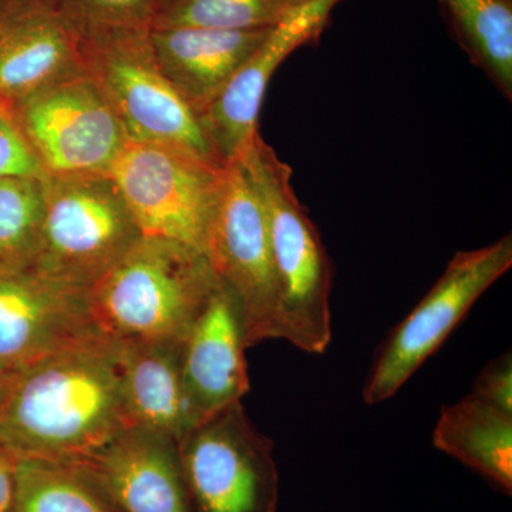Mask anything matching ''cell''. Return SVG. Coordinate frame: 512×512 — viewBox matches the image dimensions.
Segmentation results:
<instances>
[{
  "label": "cell",
  "instance_id": "1",
  "mask_svg": "<svg viewBox=\"0 0 512 512\" xmlns=\"http://www.w3.org/2000/svg\"><path fill=\"white\" fill-rule=\"evenodd\" d=\"M128 427L123 345L97 333L13 380L0 412V444L18 457L73 464Z\"/></svg>",
  "mask_w": 512,
  "mask_h": 512
},
{
  "label": "cell",
  "instance_id": "2",
  "mask_svg": "<svg viewBox=\"0 0 512 512\" xmlns=\"http://www.w3.org/2000/svg\"><path fill=\"white\" fill-rule=\"evenodd\" d=\"M218 285L200 251L143 235L90 286V311L97 329L124 345L183 343Z\"/></svg>",
  "mask_w": 512,
  "mask_h": 512
},
{
  "label": "cell",
  "instance_id": "3",
  "mask_svg": "<svg viewBox=\"0 0 512 512\" xmlns=\"http://www.w3.org/2000/svg\"><path fill=\"white\" fill-rule=\"evenodd\" d=\"M239 163L264 208L279 289V339L313 355L332 340V264L308 212L292 185V168L264 138Z\"/></svg>",
  "mask_w": 512,
  "mask_h": 512
},
{
  "label": "cell",
  "instance_id": "4",
  "mask_svg": "<svg viewBox=\"0 0 512 512\" xmlns=\"http://www.w3.org/2000/svg\"><path fill=\"white\" fill-rule=\"evenodd\" d=\"M150 30L121 28L80 35L84 72L109 101L130 140L174 148L225 165L197 114L165 77Z\"/></svg>",
  "mask_w": 512,
  "mask_h": 512
},
{
  "label": "cell",
  "instance_id": "5",
  "mask_svg": "<svg viewBox=\"0 0 512 512\" xmlns=\"http://www.w3.org/2000/svg\"><path fill=\"white\" fill-rule=\"evenodd\" d=\"M45 221L33 271L90 289L143 237L107 173L43 178Z\"/></svg>",
  "mask_w": 512,
  "mask_h": 512
},
{
  "label": "cell",
  "instance_id": "6",
  "mask_svg": "<svg viewBox=\"0 0 512 512\" xmlns=\"http://www.w3.org/2000/svg\"><path fill=\"white\" fill-rule=\"evenodd\" d=\"M225 170L227 165L184 151L130 140L107 174L141 234L171 239L204 254Z\"/></svg>",
  "mask_w": 512,
  "mask_h": 512
},
{
  "label": "cell",
  "instance_id": "7",
  "mask_svg": "<svg viewBox=\"0 0 512 512\" xmlns=\"http://www.w3.org/2000/svg\"><path fill=\"white\" fill-rule=\"evenodd\" d=\"M178 448L192 512H276L274 441L255 429L241 402L201 421Z\"/></svg>",
  "mask_w": 512,
  "mask_h": 512
},
{
  "label": "cell",
  "instance_id": "8",
  "mask_svg": "<svg viewBox=\"0 0 512 512\" xmlns=\"http://www.w3.org/2000/svg\"><path fill=\"white\" fill-rule=\"evenodd\" d=\"M511 266V235L484 248L457 252L439 281L390 333L373 363L363 400L372 406L399 392Z\"/></svg>",
  "mask_w": 512,
  "mask_h": 512
},
{
  "label": "cell",
  "instance_id": "9",
  "mask_svg": "<svg viewBox=\"0 0 512 512\" xmlns=\"http://www.w3.org/2000/svg\"><path fill=\"white\" fill-rule=\"evenodd\" d=\"M8 111L46 177L107 173L130 141L84 69L30 94Z\"/></svg>",
  "mask_w": 512,
  "mask_h": 512
},
{
  "label": "cell",
  "instance_id": "10",
  "mask_svg": "<svg viewBox=\"0 0 512 512\" xmlns=\"http://www.w3.org/2000/svg\"><path fill=\"white\" fill-rule=\"evenodd\" d=\"M205 256L237 296L248 348L279 339V289L264 208L239 161L228 164Z\"/></svg>",
  "mask_w": 512,
  "mask_h": 512
},
{
  "label": "cell",
  "instance_id": "11",
  "mask_svg": "<svg viewBox=\"0 0 512 512\" xmlns=\"http://www.w3.org/2000/svg\"><path fill=\"white\" fill-rule=\"evenodd\" d=\"M101 333L89 289L33 269L0 271V377L13 383L74 343Z\"/></svg>",
  "mask_w": 512,
  "mask_h": 512
},
{
  "label": "cell",
  "instance_id": "12",
  "mask_svg": "<svg viewBox=\"0 0 512 512\" xmlns=\"http://www.w3.org/2000/svg\"><path fill=\"white\" fill-rule=\"evenodd\" d=\"M339 0H309L286 12L201 116L202 128L225 165L241 160L258 136L268 84L286 57L325 29Z\"/></svg>",
  "mask_w": 512,
  "mask_h": 512
},
{
  "label": "cell",
  "instance_id": "13",
  "mask_svg": "<svg viewBox=\"0 0 512 512\" xmlns=\"http://www.w3.org/2000/svg\"><path fill=\"white\" fill-rule=\"evenodd\" d=\"M82 70L79 36L50 0H0V107Z\"/></svg>",
  "mask_w": 512,
  "mask_h": 512
},
{
  "label": "cell",
  "instance_id": "14",
  "mask_svg": "<svg viewBox=\"0 0 512 512\" xmlns=\"http://www.w3.org/2000/svg\"><path fill=\"white\" fill-rule=\"evenodd\" d=\"M72 466L92 477L123 512H192L173 437L128 427Z\"/></svg>",
  "mask_w": 512,
  "mask_h": 512
},
{
  "label": "cell",
  "instance_id": "15",
  "mask_svg": "<svg viewBox=\"0 0 512 512\" xmlns=\"http://www.w3.org/2000/svg\"><path fill=\"white\" fill-rule=\"evenodd\" d=\"M247 348L237 296L220 281L181 343L185 384L202 420L241 402L251 389Z\"/></svg>",
  "mask_w": 512,
  "mask_h": 512
},
{
  "label": "cell",
  "instance_id": "16",
  "mask_svg": "<svg viewBox=\"0 0 512 512\" xmlns=\"http://www.w3.org/2000/svg\"><path fill=\"white\" fill-rule=\"evenodd\" d=\"M269 29H151L150 37L168 82L201 119Z\"/></svg>",
  "mask_w": 512,
  "mask_h": 512
},
{
  "label": "cell",
  "instance_id": "17",
  "mask_svg": "<svg viewBox=\"0 0 512 512\" xmlns=\"http://www.w3.org/2000/svg\"><path fill=\"white\" fill-rule=\"evenodd\" d=\"M121 345L130 426L156 431L180 443L204 421L185 384L181 343Z\"/></svg>",
  "mask_w": 512,
  "mask_h": 512
},
{
  "label": "cell",
  "instance_id": "18",
  "mask_svg": "<svg viewBox=\"0 0 512 512\" xmlns=\"http://www.w3.org/2000/svg\"><path fill=\"white\" fill-rule=\"evenodd\" d=\"M433 444L511 494L512 414L470 394L441 410Z\"/></svg>",
  "mask_w": 512,
  "mask_h": 512
},
{
  "label": "cell",
  "instance_id": "19",
  "mask_svg": "<svg viewBox=\"0 0 512 512\" xmlns=\"http://www.w3.org/2000/svg\"><path fill=\"white\" fill-rule=\"evenodd\" d=\"M12 512H123L79 467L19 457Z\"/></svg>",
  "mask_w": 512,
  "mask_h": 512
},
{
  "label": "cell",
  "instance_id": "20",
  "mask_svg": "<svg viewBox=\"0 0 512 512\" xmlns=\"http://www.w3.org/2000/svg\"><path fill=\"white\" fill-rule=\"evenodd\" d=\"M461 46L512 100V6L508 0H441Z\"/></svg>",
  "mask_w": 512,
  "mask_h": 512
},
{
  "label": "cell",
  "instance_id": "21",
  "mask_svg": "<svg viewBox=\"0 0 512 512\" xmlns=\"http://www.w3.org/2000/svg\"><path fill=\"white\" fill-rule=\"evenodd\" d=\"M43 178H0V271L32 269L42 248Z\"/></svg>",
  "mask_w": 512,
  "mask_h": 512
},
{
  "label": "cell",
  "instance_id": "22",
  "mask_svg": "<svg viewBox=\"0 0 512 512\" xmlns=\"http://www.w3.org/2000/svg\"><path fill=\"white\" fill-rule=\"evenodd\" d=\"M289 9V0H160L151 29H269Z\"/></svg>",
  "mask_w": 512,
  "mask_h": 512
},
{
  "label": "cell",
  "instance_id": "23",
  "mask_svg": "<svg viewBox=\"0 0 512 512\" xmlns=\"http://www.w3.org/2000/svg\"><path fill=\"white\" fill-rule=\"evenodd\" d=\"M77 33L151 28L160 0H50Z\"/></svg>",
  "mask_w": 512,
  "mask_h": 512
},
{
  "label": "cell",
  "instance_id": "24",
  "mask_svg": "<svg viewBox=\"0 0 512 512\" xmlns=\"http://www.w3.org/2000/svg\"><path fill=\"white\" fill-rule=\"evenodd\" d=\"M6 177L45 178L46 175L9 111L0 110V178Z\"/></svg>",
  "mask_w": 512,
  "mask_h": 512
},
{
  "label": "cell",
  "instance_id": "25",
  "mask_svg": "<svg viewBox=\"0 0 512 512\" xmlns=\"http://www.w3.org/2000/svg\"><path fill=\"white\" fill-rule=\"evenodd\" d=\"M477 399L490 404L501 412L512 414V362L511 355H503L484 367L474 382Z\"/></svg>",
  "mask_w": 512,
  "mask_h": 512
},
{
  "label": "cell",
  "instance_id": "26",
  "mask_svg": "<svg viewBox=\"0 0 512 512\" xmlns=\"http://www.w3.org/2000/svg\"><path fill=\"white\" fill-rule=\"evenodd\" d=\"M18 458L0 444V512H12L15 504Z\"/></svg>",
  "mask_w": 512,
  "mask_h": 512
},
{
  "label": "cell",
  "instance_id": "27",
  "mask_svg": "<svg viewBox=\"0 0 512 512\" xmlns=\"http://www.w3.org/2000/svg\"><path fill=\"white\" fill-rule=\"evenodd\" d=\"M10 386H12V383L0 377V412H2L3 406H5L6 403V399H8Z\"/></svg>",
  "mask_w": 512,
  "mask_h": 512
},
{
  "label": "cell",
  "instance_id": "28",
  "mask_svg": "<svg viewBox=\"0 0 512 512\" xmlns=\"http://www.w3.org/2000/svg\"><path fill=\"white\" fill-rule=\"evenodd\" d=\"M309 2V0H289V5L291 8H295V6L302 5V3Z\"/></svg>",
  "mask_w": 512,
  "mask_h": 512
},
{
  "label": "cell",
  "instance_id": "29",
  "mask_svg": "<svg viewBox=\"0 0 512 512\" xmlns=\"http://www.w3.org/2000/svg\"><path fill=\"white\" fill-rule=\"evenodd\" d=\"M0 110H6V109H3V107H0Z\"/></svg>",
  "mask_w": 512,
  "mask_h": 512
},
{
  "label": "cell",
  "instance_id": "30",
  "mask_svg": "<svg viewBox=\"0 0 512 512\" xmlns=\"http://www.w3.org/2000/svg\"><path fill=\"white\" fill-rule=\"evenodd\" d=\"M508 2H512V0H508Z\"/></svg>",
  "mask_w": 512,
  "mask_h": 512
}]
</instances>
